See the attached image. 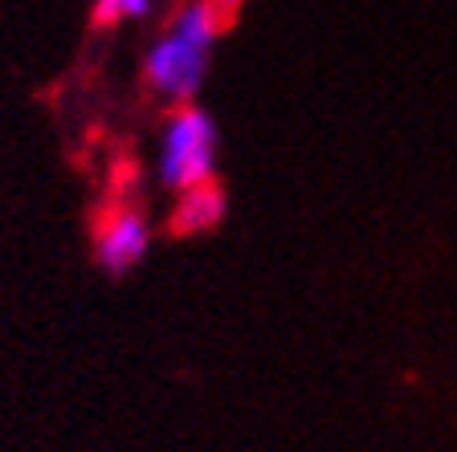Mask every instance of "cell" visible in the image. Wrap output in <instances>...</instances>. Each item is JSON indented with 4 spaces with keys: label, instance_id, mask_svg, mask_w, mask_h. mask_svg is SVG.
<instances>
[{
    "label": "cell",
    "instance_id": "obj_1",
    "mask_svg": "<svg viewBox=\"0 0 457 452\" xmlns=\"http://www.w3.org/2000/svg\"><path fill=\"white\" fill-rule=\"evenodd\" d=\"M228 17L212 0H180L143 49L139 78L163 106H188L204 95Z\"/></svg>",
    "mask_w": 457,
    "mask_h": 452
},
{
    "label": "cell",
    "instance_id": "obj_2",
    "mask_svg": "<svg viewBox=\"0 0 457 452\" xmlns=\"http://www.w3.org/2000/svg\"><path fill=\"white\" fill-rule=\"evenodd\" d=\"M217 163H220V127L200 103L171 106L168 119L155 139V184L168 196L217 184Z\"/></svg>",
    "mask_w": 457,
    "mask_h": 452
},
{
    "label": "cell",
    "instance_id": "obj_3",
    "mask_svg": "<svg viewBox=\"0 0 457 452\" xmlns=\"http://www.w3.org/2000/svg\"><path fill=\"white\" fill-rule=\"evenodd\" d=\"M155 245V220L152 212L135 200H119L95 220L90 233V253L95 265L106 277H127L135 274Z\"/></svg>",
    "mask_w": 457,
    "mask_h": 452
},
{
    "label": "cell",
    "instance_id": "obj_4",
    "mask_svg": "<svg viewBox=\"0 0 457 452\" xmlns=\"http://www.w3.org/2000/svg\"><path fill=\"white\" fill-rule=\"evenodd\" d=\"M225 217H228V200H225V192H220V184H204V188L180 192V196L171 200L168 228L176 236H200V233L220 228Z\"/></svg>",
    "mask_w": 457,
    "mask_h": 452
},
{
    "label": "cell",
    "instance_id": "obj_5",
    "mask_svg": "<svg viewBox=\"0 0 457 452\" xmlns=\"http://www.w3.org/2000/svg\"><path fill=\"white\" fill-rule=\"evenodd\" d=\"M160 0H90V25L95 29H123L143 25Z\"/></svg>",
    "mask_w": 457,
    "mask_h": 452
},
{
    "label": "cell",
    "instance_id": "obj_6",
    "mask_svg": "<svg viewBox=\"0 0 457 452\" xmlns=\"http://www.w3.org/2000/svg\"><path fill=\"white\" fill-rule=\"evenodd\" d=\"M212 4H217V9L225 12V17H233V12H237L241 4H245V0H212Z\"/></svg>",
    "mask_w": 457,
    "mask_h": 452
}]
</instances>
